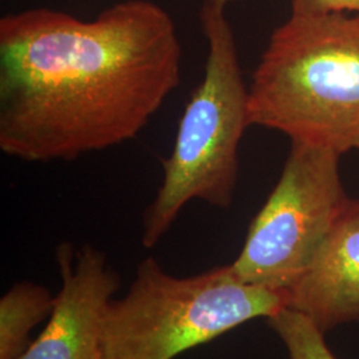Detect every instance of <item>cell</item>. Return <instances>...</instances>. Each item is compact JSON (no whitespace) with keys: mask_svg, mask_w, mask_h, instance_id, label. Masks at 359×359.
<instances>
[{"mask_svg":"<svg viewBox=\"0 0 359 359\" xmlns=\"http://www.w3.org/2000/svg\"><path fill=\"white\" fill-rule=\"evenodd\" d=\"M205 1L210 3V4L218 6V7H222V8H225L228 4L234 3V1H238V0H205Z\"/></svg>","mask_w":359,"mask_h":359,"instance_id":"cell-11","label":"cell"},{"mask_svg":"<svg viewBox=\"0 0 359 359\" xmlns=\"http://www.w3.org/2000/svg\"><path fill=\"white\" fill-rule=\"evenodd\" d=\"M341 156L292 142L283 173L229 264L241 283L287 292L310 268L351 200Z\"/></svg>","mask_w":359,"mask_h":359,"instance_id":"cell-5","label":"cell"},{"mask_svg":"<svg viewBox=\"0 0 359 359\" xmlns=\"http://www.w3.org/2000/svg\"><path fill=\"white\" fill-rule=\"evenodd\" d=\"M55 297L43 285L23 281L0 299V359H19L32 342V329L51 316Z\"/></svg>","mask_w":359,"mask_h":359,"instance_id":"cell-8","label":"cell"},{"mask_svg":"<svg viewBox=\"0 0 359 359\" xmlns=\"http://www.w3.org/2000/svg\"><path fill=\"white\" fill-rule=\"evenodd\" d=\"M181 81V43L158 4L128 0L93 20L50 8L0 19V149L72 161L133 140Z\"/></svg>","mask_w":359,"mask_h":359,"instance_id":"cell-1","label":"cell"},{"mask_svg":"<svg viewBox=\"0 0 359 359\" xmlns=\"http://www.w3.org/2000/svg\"><path fill=\"white\" fill-rule=\"evenodd\" d=\"M62 289L50 321L19 359H103L105 313L120 287V277L93 245L56 248Z\"/></svg>","mask_w":359,"mask_h":359,"instance_id":"cell-6","label":"cell"},{"mask_svg":"<svg viewBox=\"0 0 359 359\" xmlns=\"http://www.w3.org/2000/svg\"><path fill=\"white\" fill-rule=\"evenodd\" d=\"M287 308L326 334L359 322V201L351 200L318 256L287 290Z\"/></svg>","mask_w":359,"mask_h":359,"instance_id":"cell-7","label":"cell"},{"mask_svg":"<svg viewBox=\"0 0 359 359\" xmlns=\"http://www.w3.org/2000/svg\"><path fill=\"white\" fill-rule=\"evenodd\" d=\"M249 123L342 156L359 151V15H290L249 87Z\"/></svg>","mask_w":359,"mask_h":359,"instance_id":"cell-2","label":"cell"},{"mask_svg":"<svg viewBox=\"0 0 359 359\" xmlns=\"http://www.w3.org/2000/svg\"><path fill=\"white\" fill-rule=\"evenodd\" d=\"M200 22L208 44L204 76L180 118L163 181L144 212L142 244L154 248L192 200L229 209L238 180V149L249 123V88L225 8L205 1Z\"/></svg>","mask_w":359,"mask_h":359,"instance_id":"cell-3","label":"cell"},{"mask_svg":"<svg viewBox=\"0 0 359 359\" xmlns=\"http://www.w3.org/2000/svg\"><path fill=\"white\" fill-rule=\"evenodd\" d=\"M281 338L290 359H337L325 341V333L306 316L285 308L268 318Z\"/></svg>","mask_w":359,"mask_h":359,"instance_id":"cell-9","label":"cell"},{"mask_svg":"<svg viewBox=\"0 0 359 359\" xmlns=\"http://www.w3.org/2000/svg\"><path fill=\"white\" fill-rule=\"evenodd\" d=\"M357 13L359 0H292V15Z\"/></svg>","mask_w":359,"mask_h":359,"instance_id":"cell-10","label":"cell"},{"mask_svg":"<svg viewBox=\"0 0 359 359\" xmlns=\"http://www.w3.org/2000/svg\"><path fill=\"white\" fill-rule=\"evenodd\" d=\"M287 304V292L241 283L229 265L179 278L148 257L127 294L108 305L103 359H175Z\"/></svg>","mask_w":359,"mask_h":359,"instance_id":"cell-4","label":"cell"}]
</instances>
